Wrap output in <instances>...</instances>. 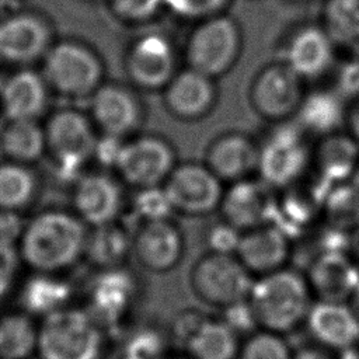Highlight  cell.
<instances>
[{
  "label": "cell",
  "mask_w": 359,
  "mask_h": 359,
  "mask_svg": "<svg viewBox=\"0 0 359 359\" xmlns=\"http://www.w3.org/2000/svg\"><path fill=\"white\" fill-rule=\"evenodd\" d=\"M87 226L65 210H46L29 220L20 238V255L34 269L52 273L73 265L87 245Z\"/></svg>",
  "instance_id": "1"
},
{
  "label": "cell",
  "mask_w": 359,
  "mask_h": 359,
  "mask_svg": "<svg viewBox=\"0 0 359 359\" xmlns=\"http://www.w3.org/2000/svg\"><path fill=\"white\" fill-rule=\"evenodd\" d=\"M311 297L306 276L282 268L254 279L247 302L259 330L283 335L306 321Z\"/></svg>",
  "instance_id": "2"
},
{
  "label": "cell",
  "mask_w": 359,
  "mask_h": 359,
  "mask_svg": "<svg viewBox=\"0 0 359 359\" xmlns=\"http://www.w3.org/2000/svg\"><path fill=\"white\" fill-rule=\"evenodd\" d=\"M42 359H101L105 330L80 309H60L46 316L38 334Z\"/></svg>",
  "instance_id": "3"
},
{
  "label": "cell",
  "mask_w": 359,
  "mask_h": 359,
  "mask_svg": "<svg viewBox=\"0 0 359 359\" xmlns=\"http://www.w3.org/2000/svg\"><path fill=\"white\" fill-rule=\"evenodd\" d=\"M42 76L49 88L70 97H91L104 83V63L84 42L63 39L52 43L43 56Z\"/></svg>",
  "instance_id": "4"
},
{
  "label": "cell",
  "mask_w": 359,
  "mask_h": 359,
  "mask_svg": "<svg viewBox=\"0 0 359 359\" xmlns=\"http://www.w3.org/2000/svg\"><path fill=\"white\" fill-rule=\"evenodd\" d=\"M188 282L198 302L223 311L248 299L254 276L234 254L209 251L194 262Z\"/></svg>",
  "instance_id": "5"
},
{
  "label": "cell",
  "mask_w": 359,
  "mask_h": 359,
  "mask_svg": "<svg viewBox=\"0 0 359 359\" xmlns=\"http://www.w3.org/2000/svg\"><path fill=\"white\" fill-rule=\"evenodd\" d=\"M243 48L240 25L226 14L198 21L185 42L188 67L212 79L230 72Z\"/></svg>",
  "instance_id": "6"
},
{
  "label": "cell",
  "mask_w": 359,
  "mask_h": 359,
  "mask_svg": "<svg viewBox=\"0 0 359 359\" xmlns=\"http://www.w3.org/2000/svg\"><path fill=\"white\" fill-rule=\"evenodd\" d=\"M259 180L272 189L296 185L311 167L313 150L297 123L279 122L258 144Z\"/></svg>",
  "instance_id": "7"
},
{
  "label": "cell",
  "mask_w": 359,
  "mask_h": 359,
  "mask_svg": "<svg viewBox=\"0 0 359 359\" xmlns=\"http://www.w3.org/2000/svg\"><path fill=\"white\" fill-rule=\"evenodd\" d=\"M177 165L174 147L157 135H135L123 140L115 171L133 188L161 187Z\"/></svg>",
  "instance_id": "8"
},
{
  "label": "cell",
  "mask_w": 359,
  "mask_h": 359,
  "mask_svg": "<svg viewBox=\"0 0 359 359\" xmlns=\"http://www.w3.org/2000/svg\"><path fill=\"white\" fill-rule=\"evenodd\" d=\"M43 129L46 150L53 156L60 172L77 174L88 160L94 158L97 128L81 111L59 109L50 115Z\"/></svg>",
  "instance_id": "9"
},
{
  "label": "cell",
  "mask_w": 359,
  "mask_h": 359,
  "mask_svg": "<svg viewBox=\"0 0 359 359\" xmlns=\"http://www.w3.org/2000/svg\"><path fill=\"white\" fill-rule=\"evenodd\" d=\"M163 188L174 212L205 216L219 209L224 192L220 178L203 163L177 164Z\"/></svg>",
  "instance_id": "10"
},
{
  "label": "cell",
  "mask_w": 359,
  "mask_h": 359,
  "mask_svg": "<svg viewBox=\"0 0 359 359\" xmlns=\"http://www.w3.org/2000/svg\"><path fill=\"white\" fill-rule=\"evenodd\" d=\"M304 95V80L282 60L262 67L250 87L254 111L278 123L296 115Z\"/></svg>",
  "instance_id": "11"
},
{
  "label": "cell",
  "mask_w": 359,
  "mask_h": 359,
  "mask_svg": "<svg viewBox=\"0 0 359 359\" xmlns=\"http://www.w3.org/2000/svg\"><path fill=\"white\" fill-rule=\"evenodd\" d=\"M125 70L130 83L142 90H163L177 70V52L168 36L147 32L126 49Z\"/></svg>",
  "instance_id": "12"
},
{
  "label": "cell",
  "mask_w": 359,
  "mask_h": 359,
  "mask_svg": "<svg viewBox=\"0 0 359 359\" xmlns=\"http://www.w3.org/2000/svg\"><path fill=\"white\" fill-rule=\"evenodd\" d=\"M174 337L189 359H236L240 337L223 320L187 310L175 321Z\"/></svg>",
  "instance_id": "13"
},
{
  "label": "cell",
  "mask_w": 359,
  "mask_h": 359,
  "mask_svg": "<svg viewBox=\"0 0 359 359\" xmlns=\"http://www.w3.org/2000/svg\"><path fill=\"white\" fill-rule=\"evenodd\" d=\"M90 118L101 135L129 139L142 126L144 108L130 87L102 83L91 95Z\"/></svg>",
  "instance_id": "14"
},
{
  "label": "cell",
  "mask_w": 359,
  "mask_h": 359,
  "mask_svg": "<svg viewBox=\"0 0 359 359\" xmlns=\"http://www.w3.org/2000/svg\"><path fill=\"white\" fill-rule=\"evenodd\" d=\"M137 297L133 273L122 266L102 269L90 283L86 311L104 328H115L128 317Z\"/></svg>",
  "instance_id": "15"
},
{
  "label": "cell",
  "mask_w": 359,
  "mask_h": 359,
  "mask_svg": "<svg viewBox=\"0 0 359 359\" xmlns=\"http://www.w3.org/2000/svg\"><path fill=\"white\" fill-rule=\"evenodd\" d=\"M219 210L226 223L243 233L273 222L276 199L265 182L245 178L231 182L224 189Z\"/></svg>",
  "instance_id": "16"
},
{
  "label": "cell",
  "mask_w": 359,
  "mask_h": 359,
  "mask_svg": "<svg viewBox=\"0 0 359 359\" xmlns=\"http://www.w3.org/2000/svg\"><path fill=\"white\" fill-rule=\"evenodd\" d=\"M52 46L48 21L35 13H15L0 21V60L28 65L43 59Z\"/></svg>",
  "instance_id": "17"
},
{
  "label": "cell",
  "mask_w": 359,
  "mask_h": 359,
  "mask_svg": "<svg viewBox=\"0 0 359 359\" xmlns=\"http://www.w3.org/2000/svg\"><path fill=\"white\" fill-rule=\"evenodd\" d=\"M74 215L86 224L101 227L115 223L123 209L121 182L107 172H87L73 189Z\"/></svg>",
  "instance_id": "18"
},
{
  "label": "cell",
  "mask_w": 359,
  "mask_h": 359,
  "mask_svg": "<svg viewBox=\"0 0 359 359\" xmlns=\"http://www.w3.org/2000/svg\"><path fill=\"white\" fill-rule=\"evenodd\" d=\"M282 56V62L304 81L314 80L330 72L335 43L323 25L304 24L286 36Z\"/></svg>",
  "instance_id": "19"
},
{
  "label": "cell",
  "mask_w": 359,
  "mask_h": 359,
  "mask_svg": "<svg viewBox=\"0 0 359 359\" xmlns=\"http://www.w3.org/2000/svg\"><path fill=\"white\" fill-rule=\"evenodd\" d=\"M181 230L170 220L142 222L132 236V254L139 265L153 273L174 269L184 255Z\"/></svg>",
  "instance_id": "20"
},
{
  "label": "cell",
  "mask_w": 359,
  "mask_h": 359,
  "mask_svg": "<svg viewBox=\"0 0 359 359\" xmlns=\"http://www.w3.org/2000/svg\"><path fill=\"white\" fill-rule=\"evenodd\" d=\"M306 279L318 302L346 303L359 285V265L344 250H325L311 261Z\"/></svg>",
  "instance_id": "21"
},
{
  "label": "cell",
  "mask_w": 359,
  "mask_h": 359,
  "mask_svg": "<svg viewBox=\"0 0 359 359\" xmlns=\"http://www.w3.org/2000/svg\"><path fill=\"white\" fill-rule=\"evenodd\" d=\"M254 276L285 268L290 257V236L275 222L243 231L236 254Z\"/></svg>",
  "instance_id": "22"
},
{
  "label": "cell",
  "mask_w": 359,
  "mask_h": 359,
  "mask_svg": "<svg viewBox=\"0 0 359 359\" xmlns=\"http://www.w3.org/2000/svg\"><path fill=\"white\" fill-rule=\"evenodd\" d=\"M217 90L215 79L191 67L178 70L163 88L167 111L181 121H198L215 107Z\"/></svg>",
  "instance_id": "23"
},
{
  "label": "cell",
  "mask_w": 359,
  "mask_h": 359,
  "mask_svg": "<svg viewBox=\"0 0 359 359\" xmlns=\"http://www.w3.org/2000/svg\"><path fill=\"white\" fill-rule=\"evenodd\" d=\"M304 324L310 337L325 349L342 352L359 345V318L348 303L317 300Z\"/></svg>",
  "instance_id": "24"
},
{
  "label": "cell",
  "mask_w": 359,
  "mask_h": 359,
  "mask_svg": "<svg viewBox=\"0 0 359 359\" xmlns=\"http://www.w3.org/2000/svg\"><path fill=\"white\" fill-rule=\"evenodd\" d=\"M259 149L250 136L227 132L217 136L208 147L205 164L222 182H236L251 178L258 168Z\"/></svg>",
  "instance_id": "25"
},
{
  "label": "cell",
  "mask_w": 359,
  "mask_h": 359,
  "mask_svg": "<svg viewBox=\"0 0 359 359\" xmlns=\"http://www.w3.org/2000/svg\"><path fill=\"white\" fill-rule=\"evenodd\" d=\"M48 88L42 74L20 70L0 87V105L8 121L36 119L48 104Z\"/></svg>",
  "instance_id": "26"
},
{
  "label": "cell",
  "mask_w": 359,
  "mask_h": 359,
  "mask_svg": "<svg viewBox=\"0 0 359 359\" xmlns=\"http://www.w3.org/2000/svg\"><path fill=\"white\" fill-rule=\"evenodd\" d=\"M359 164L358 142L351 135H332L320 137V143L313 150L311 165L314 167L320 184L331 188L352 178Z\"/></svg>",
  "instance_id": "27"
},
{
  "label": "cell",
  "mask_w": 359,
  "mask_h": 359,
  "mask_svg": "<svg viewBox=\"0 0 359 359\" xmlns=\"http://www.w3.org/2000/svg\"><path fill=\"white\" fill-rule=\"evenodd\" d=\"M296 123L307 133L324 137L338 132L346 119L342 95L330 90L306 93L299 109Z\"/></svg>",
  "instance_id": "28"
},
{
  "label": "cell",
  "mask_w": 359,
  "mask_h": 359,
  "mask_svg": "<svg viewBox=\"0 0 359 359\" xmlns=\"http://www.w3.org/2000/svg\"><path fill=\"white\" fill-rule=\"evenodd\" d=\"M0 143L10 161L21 164L36 161L46 151L45 129L36 119L8 121Z\"/></svg>",
  "instance_id": "29"
},
{
  "label": "cell",
  "mask_w": 359,
  "mask_h": 359,
  "mask_svg": "<svg viewBox=\"0 0 359 359\" xmlns=\"http://www.w3.org/2000/svg\"><path fill=\"white\" fill-rule=\"evenodd\" d=\"M88 234L86 252L91 261L101 269L122 266L129 254H132V236L116 222L101 227H94Z\"/></svg>",
  "instance_id": "30"
},
{
  "label": "cell",
  "mask_w": 359,
  "mask_h": 359,
  "mask_svg": "<svg viewBox=\"0 0 359 359\" xmlns=\"http://www.w3.org/2000/svg\"><path fill=\"white\" fill-rule=\"evenodd\" d=\"M69 296L70 286L66 282L41 272L27 280L20 294V303L29 313L48 316L63 309Z\"/></svg>",
  "instance_id": "31"
},
{
  "label": "cell",
  "mask_w": 359,
  "mask_h": 359,
  "mask_svg": "<svg viewBox=\"0 0 359 359\" xmlns=\"http://www.w3.org/2000/svg\"><path fill=\"white\" fill-rule=\"evenodd\" d=\"M321 25L335 46L359 49V0H325Z\"/></svg>",
  "instance_id": "32"
},
{
  "label": "cell",
  "mask_w": 359,
  "mask_h": 359,
  "mask_svg": "<svg viewBox=\"0 0 359 359\" xmlns=\"http://www.w3.org/2000/svg\"><path fill=\"white\" fill-rule=\"evenodd\" d=\"M36 180L25 164H0V210H14L28 205L35 196Z\"/></svg>",
  "instance_id": "33"
},
{
  "label": "cell",
  "mask_w": 359,
  "mask_h": 359,
  "mask_svg": "<svg viewBox=\"0 0 359 359\" xmlns=\"http://www.w3.org/2000/svg\"><path fill=\"white\" fill-rule=\"evenodd\" d=\"M323 210L328 223L338 231L359 227V191L352 182H342L327 189Z\"/></svg>",
  "instance_id": "34"
},
{
  "label": "cell",
  "mask_w": 359,
  "mask_h": 359,
  "mask_svg": "<svg viewBox=\"0 0 359 359\" xmlns=\"http://www.w3.org/2000/svg\"><path fill=\"white\" fill-rule=\"evenodd\" d=\"M36 342V332L28 317L13 314L0 318L1 359H25Z\"/></svg>",
  "instance_id": "35"
},
{
  "label": "cell",
  "mask_w": 359,
  "mask_h": 359,
  "mask_svg": "<svg viewBox=\"0 0 359 359\" xmlns=\"http://www.w3.org/2000/svg\"><path fill=\"white\" fill-rule=\"evenodd\" d=\"M293 352L280 334L265 330L251 332L240 346L238 359H292Z\"/></svg>",
  "instance_id": "36"
},
{
  "label": "cell",
  "mask_w": 359,
  "mask_h": 359,
  "mask_svg": "<svg viewBox=\"0 0 359 359\" xmlns=\"http://www.w3.org/2000/svg\"><path fill=\"white\" fill-rule=\"evenodd\" d=\"M165 355L164 337L158 331L144 328L126 338L116 359H163Z\"/></svg>",
  "instance_id": "37"
},
{
  "label": "cell",
  "mask_w": 359,
  "mask_h": 359,
  "mask_svg": "<svg viewBox=\"0 0 359 359\" xmlns=\"http://www.w3.org/2000/svg\"><path fill=\"white\" fill-rule=\"evenodd\" d=\"M133 208L142 222L170 219L174 212L163 185L137 189Z\"/></svg>",
  "instance_id": "38"
},
{
  "label": "cell",
  "mask_w": 359,
  "mask_h": 359,
  "mask_svg": "<svg viewBox=\"0 0 359 359\" xmlns=\"http://www.w3.org/2000/svg\"><path fill=\"white\" fill-rule=\"evenodd\" d=\"M115 18L128 24H143L153 20L164 7L163 0H108Z\"/></svg>",
  "instance_id": "39"
},
{
  "label": "cell",
  "mask_w": 359,
  "mask_h": 359,
  "mask_svg": "<svg viewBox=\"0 0 359 359\" xmlns=\"http://www.w3.org/2000/svg\"><path fill=\"white\" fill-rule=\"evenodd\" d=\"M229 0H163L172 14L185 20H205L222 14Z\"/></svg>",
  "instance_id": "40"
},
{
  "label": "cell",
  "mask_w": 359,
  "mask_h": 359,
  "mask_svg": "<svg viewBox=\"0 0 359 359\" xmlns=\"http://www.w3.org/2000/svg\"><path fill=\"white\" fill-rule=\"evenodd\" d=\"M241 231L224 220L213 226L208 233L209 251L220 254H236Z\"/></svg>",
  "instance_id": "41"
},
{
  "label": "cell",
  "mask_w": 359,
  "mask_h": 359,
  "mask_svg": "<svg viewBox=\"0 0 359 359\" xmlns=\"http://www.w3.org/2000/svg\"><path fill=\"white\" fill-rule=\"evenodd\" d=\"M20 250L15 244L0 241V296L7 293L18 271Z\"/></svg>",
  "instance_id": "42"
},
{
  "label": "cell",
  "mask_w": 359,
  "mask_h": 359,
  "mask_svg": "<svg viewBox=\"0 0 359 359\" xmlns=\"http://www.w3.org/2000/svg\"><path fill=\"white\" fill-rule=\"evenodd\" d=\"M25 223L14 210H0V241L15 244L20 241Z\"/></svg>",
  "instance_id": "43"
},
{
  "label": "cell",
  "mask_w": 359,
  "mask_h": 359,
  "mask_svg": "<svg viewBox=\"0 0 359 359\" xmlns=\"http://www.w3.org/2000/svg\"><path fill=\"white\" fill-rule=\"evenodd\" d=\"M345 123L348 125L351 136L356 142H359V97L355 100V102L351 105V108L346 109Z\"/></svg>",
  "instance_id": "44"
},
{
  "label": "cell",
  "mask_w": 359,
  "mask_h": 359,
  "mask_svg": "<svg viewBox=\"0 0 359 359\" xmlns=\"http://www.w3.org/2000/svg\"><path fill=\"white\" fill-rule=\"evenodd\" d=\"M292 359H331L324 349L317 346H303L293 352Z\"/></svg>",
  "instance_id": "45"
},
{
  "label": "cell",
  "mask_w": 359,
  "mask_h": 359,
  "mask_svg": "<svg viewBox=\"0 0 359 359\" xmlns=\"http://www.w3.org/2000/svg\"><path fill=\"white\" fill-rule=\"evenodd\" d=\"M339 359H359V345L342 351Z\"/></svg>",
  "instance_id": "46"
},
{
  "label": "cell",
  "mask_w": 359,
  "mask_h": 359,
  "mask_svg": "<svg viewBox=\"0 0 359 359\" xmlns=\"http://www.w3.org/2000/svg\"><path fill=\"white\" fill-rule=\"evenodd\" d=\"M349 306H351V309L353 310V313L356 314V317L359 318V285H358V287H356L353 296H352L351 300H349Z\"/></svg>",
  "instance_id": "47"
},
{
  "label": "cell",
  "mask_w": 359,
  "mask_h": 359,
  "mask_svg": "<svg viewBox=\"0 0 359 359\" xmlns=\"http://www.w3.org/2000/svg\"><path fill=\"white\" fill-rule=\"evenodd\" d=\"M352 250H353V255H355V262L359 265V227L355 230V234H353Z\"/></svg>",
  "instance_id": "48"
},
{
  "label": "cell",
  "mask_w": 359,
  "mask_h": 359,
  "mask_svg": "<svg viewBox=\"0 0 359 359\" xmlns=\"http://www.w3.org/2000/svg\"><path fill=\"white\" fill-rule=\"evenodd\" d=\"M351 182L356 187V189L359 191V164H358V167H356V170H355V172H353V175H352V178H351Z\"/></svg>",
  "instance_id": "49"
},
{
  "label": "cell",
  "mask_w": 359,
  "mask_h": 359,
  "mask_svg": "<svg viewBox=\"0 0 359 359\" xmlns=\"http://www.w3.org/2000/svg\"><path fill=\"white\" fill-rule=\"evenodd\" d=\"M163 359H189L188 356H168V355H165Z\"/></svg>",
  "instance_id": "50"
},
{
  "label": "cell",
  "mask_w": 359,
  "mask_h": 359,
  "mask_svg": "<svg viewBox=\"0 0 359 359\" xmlns=\"http://www.w3.org/2000/svg\"><path fill=\"white\" fill-rule=\"evenodd\" d=\"M0 87H1V81H0Z\"/></svg>",
  "instance_id": "51"
}]
</instances>
